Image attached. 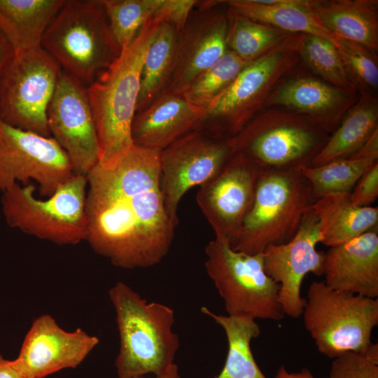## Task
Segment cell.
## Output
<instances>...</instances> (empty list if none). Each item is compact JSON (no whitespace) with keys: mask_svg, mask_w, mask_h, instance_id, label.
I'll use <instances>...</instances> for the list:
<instances>
[{"mask_svg":"<svg viewBox=\"0 0 378 378\" xmlns=\"http://www.w3.org/2000/svg\"><path fill=\"white\" fill-rule=\"evenodd\" d=\"M76 174L57 142L0 120V192L33 179L43 197H50Z\"/></svg>","mask_w":378,"mask_h":378,"instance_id":"13","label":"cell"},{"mask_svg":"<svg viewBox=\"0 0 378 378\" xmlns=\"http://www.w3.org/2000/svg\"><path fill=\"white\" fill-rule=\"evenodd\" d=\"M162 0H100L113 36L121 49L128 46L153 18Z\"/></svg>","mask_w":378,"mask_h":378,"instance_id":"32","label":"cell"},{"mask_svg":"<svg viewBox=\"0 0 378 378\" xmlns=\"http://www.w3.org/2000/svg\"><path fill=\"white\" fill-rule=\"evenodd\" d=\"M227 7L255 21L290 34L318 36L338 47L339 38L326 29L310 6V0H230Z\"/></svg>","mask_w":378,"mask_h":378,"instance_id":"23","label":"cell"},{"mask_svg":"<svg viewBox=\"0 0 378 378\" xmlns=\"http://www.w3.org/2000/svg\"><path fill=\"white\" fill-rule=\"evenodd\" d=\"M378 129V100L367 92H360L356 102L312 162L319 166L334 160L349 158L357 153Z\"/></svg>","mask_w":378,"mask_h":378,"instance_id":"25","label":"cell"},{"mask_svg":"<svg viewBox=\"0 0 378 378\" xmlns=\"http://www.w3.org/2000/svg\"><path fill=\"white\" fill-rule=\"evenodd\" d=\"M330 134L308 117L281 107L264 108L230 138L234 153L260 170L301 169L312 162Z\"/></svg>","mask_w":378,"mask_h":378,"instance_id":"7","label":"cell"},{"mask_svg":"<svg viewBox=\"0 0 378 378\" xmlns=\"http://www.w3.org/2000/svg\"><path fill=\"white\" fill-rule=\"evenodd\" d=\"M198 2L194 0H162L152 18L172 24L179 33Z\"/></svg>","mask_w":378,"mask_h":378,"instance_id":"36","label":"cell"},{"mask_svg":"<svg viewBox=\"0 0 378 378\" xmlns=\"http://www.w3.org/2000/svg\"><path fill=\"white\" fill-rule=\"evenodd\" d=\"M312 207L321 220V243L330 247L377 227L378 207L356 206L350 193L321 198Z\"/></svg>","mask_w":378,"mask_h":378,"instance_id":"26","label":"cell"},{"mask_svg":"<svg viewBox=\"0 0 378 378\" xmlns=\"http://www.w3.org/2000/svg\"><path fill=\"white\" fill-rule=\"evenodd\" d=\"M321 24L338 38L378 50L377 0H310Z\"/></svg>","mask_w":378,"mask_h":378,"instance_id":"22","label":"cell"},{"mask_svg":"<svg viewBox=\"0 0 378 378\" xmlns=\"http://www.w3.org/2000/svg\"><path fill=\"white\" fill-rule=\"evenodd\" d=\"M274 378H318L309 369L303 368L298 372H288L284 365L277 370Z\"/></svg>","mask_w":378,"mask_h":378,"instance_id":"41","label":"cell"},{"mask_svg":"<svg viewBox=\"0 0 378 378\" xmlns=\"http://www.w3.org/2000/svg\"><path fill=\"white\" fill-rule=\"evenodd\" d=\"M160 22L151 18L133 41L87 87L99 146V163L112 162L132 146L141 72Z\"/></svg>","mask_w":378,"mask_h":378,"instance_id":"2","label":"cell"},{"mask_svg":"<svg viewBox=\"0 0 378 378\" xmlns=\"http://www.w3.org/2000/svg\"><path fill=\"white\" fill-rule=\"evenodd\" d=\"M321 220L312 207L303 216L299 228L288 243L270 246L261 253L264 270L280 286L279 301L285 315L299 318L306 299L300 295L301 285L308 273L321 276L325 253L316 250L321 242Z\"/></svg>","mask_w":378,"mask_h":378,"instance_id":"15","label":"cell"},{"mask_svg":"<svg viewBox=\"0 0 378 378\" xmlns=\"http://www.w3.org/2000/svg\"><path fill=\"white\" fill-rule=\"evenodd\" d=\"M227 49L251 62L275 47L290 33L255 21L227 7Z\"/></svg>","mask_w":378,"mask_h":378,"instance_id":"29","label":"cell"},{"mask_svg":"<svg viewBox=\"0 0 378 378\" xmlns=\"http://www.w3.org/2000/svg\"><path fill=\"white\" fill-rule=\"evenodd\" d=\"M41 47L86 87L121 52L100 0L66 1L45 31Z\"/></svg>","mask_w":378,"mask_h":378,"instance_id":"4","label":"cell"},{"mask_svg":"<svg viewBox=\"0 0 378 378\" xmlns=\"http://www.w3.org/2000/svg\"><path fill=\"white\" fill-rule=\"evenodd\" d=\"M130 378H146L143 376L133 377ZM155 378H181L178 373V368L176 364L172 365L169 369L160 375L156 376Z\"/></svg>","mask_w":378,"mask_h":378,"instance_id":"42","label":"cell"},{"mask_svg":"<svg viewBox=\"0 0 378 378\" xmlns=\"http://www.w3.org/2000/svg\"><path fill=\"white\" fill-rule=\"evenodd\" d=\"M302 314L318 351L330 358L354 351L365 354L378 325V299L313 281Z\"/></svg>","mask_w":378,"mask_h":378,"instance_id":"9","label":"cell"},{"mask_svg":"<svg viewBox=\"0 0 378 378\" xmlns=\"http://www.w3.org/2000/svg\"><path fill=\"white\" fill-rule=\"evenodd\" d=\"M378 162L371 158H342L319 166L301 169L316 200L337 194L350 193L362 174Z\"/></svg>","mask_w":378,"mask_h":378,"instance_id":"30","label":"cell"},{"mask_svg":"<svg viewBox=\"0 0 378 378\" xmlns=\"http://www.w3.org/2000/svg\"><path fill=\"white\" fill-rule=\"evenodd\" d=\"M86 176L75 174L46 200L34 196L35 186L15 183L1 197L2 212L13 228L58 245L86 239Z\"/></svg>","mask_w":378,"mask_h":378,"instance_id":"8","label":"cell"},{"mask_svg":"<svg viewBox=\"0 0 378 378\" xmlns=\"http://www.w3.org/2000/svg\"><path fill=\"white\" fill-rule=\"evenodd\" d=\"M350 158L378 160V129L372 133L360 150Z\"/></svg>","mask_w":378,"mask_h":378,"instance_id":"39","label":"cell"},{"mask_svg":"<svg viewBox=\"0 0 378 378\" xmlns=\"http://www.w3.org/2000/svg\"><path fill=\"white\" fill-rule=\"evenodd\" d=\"M62 69L41 46L14 52L0 75V120L51 136L47 110Z\"/></svg>","mask_w":378,"mask_h":378,"instance_id":"11","label":"cell"},{"mask_svg":"<svg viewBox=\"0 0 378 378\" xmlns=\"http://www.w3.org/2000/svg\"><path fill=\"white\" fill-rule=\"evenodd\" d=\"M206 111L190 104L183 94L163 92L135 114L131 128L133 145L161 152L197 129Z\"/></svg>","mask_w":378,"mask_h":378,"instance_id":"21","label":"cell"},{"mask_svg":"<svg viewBox=\"0 0 378 378\" xmlns=\"http://www.w3.org/2000/svg\"><path fill=\"white\" fill-rule=\"evenodd\" d=\"M249 62L227 49L217 62L192 82L183 93L184 97L192 105L206 111Z\"/></svg>","mask_w":378,"mask_h":378,"instance_id":"31","label":"cell"},{"mask_svg":"<svg viewBox=\"0 0 378 378\" xmlns=\"http://www.w3.org/2000/svg\"><path fill=\"white\" fill-rule=\"evenodd\" d=\"M178 38V31L174 26L160 22L143 62L136 113L151 104L167 87L174 67Z\"/></svg>","mask_w":378,"mask_h":378,"instance_id":"27","label":"cell"},{"mask_svg":"<svg viewBox=\"0 0 378 378\" xmlns=\"http://www.w3.org/2000/svg\"><path fill=\"white\" fill-rule=\"evenodd\" d=\"M13 55L14 51L11 46L0 31V75L4 67Z\"/></svg>","mask_w":378,"mask_h":378,"instance_id":"40","label":"cell"},{"mask_svg":"<svg viewBox=\"0 0 378 378\" xmlns=\"http://www.w3.org/2000/svg\"><path fill=\"white\" fill-rule=\"evenodd\" d=\"M316 201L301 169L260 170L253 200L231 248L257 255L288 243Z\"/></svg>","mask_w":378,"mask_h":378,"instance_id":"5","label":"cell"},{"mask_svg":"<svg viewBox=\"0 0 378 378\" xmlns=\"http://www.w3.org/2000/svg\"><path fill=\"white\" fill-rule=\"evenodd\" d=\"M378 197V162L359 178L351 192V202L358 206H371Z\"/></svg>","mask_w":378,"mask_h":378,"instance_id":"37","label":"cell"},{"mask_svg":"<svg viewBox=\"0 0 378 378\" xmlns=\"http://www.w3.org/2000/svg\"><path fill=\"white\" fill-rule=\"evenodd\" d=\"M200 310L223 328L227 340L224 367L214 378H267L251 349V340L260 334V326L255 321L243 316L215 314L206 307Z\"/></svg>","mask_w":378,"mask_h":378,"instance_id":"28","label":"cell"},{"mask_svg":"<svg viewBox=\"0 0 378 378\" xmlns=\"http://www.w3.org/2000/svg\"><path fill=\"white\" fill-rule=\"evenodd\" d=\"M299 55L321 80L341 88L357 90L348 76L336 46L329 40L303 34Z\"/></svg>","mask_w":378,"mask_h":378,"instance_id":"33","label":"cell"},{"mask_svg":"<svg viewBox=\"0 0 378 378\" xmlns=\"http://www.w3.org/2000/svg\"><path fill=\"white\" fill-rule=\"evenodd\" d=\"M260 169L234 153L225 166L200 186L196 201L215 233L231 248L253 200Z\"/></svg>","mask_w":378,"mask_h":378,"instance_id":"16","label":"cell"},{"mask_svg":"<svg viewBox=\"0 0 378 378\" xmlns=\"http://www.w3.org/2000/svg\"><path fill=\"white\" fill-rule=\"evenodd\" d=\"M205 268L225 304L228 316L280 321V286L267 275L262 254L232 250L217 239L205 248Z\"/></svg>","mask_w":378,"mask_h":378,"instance_id":"10","label":"cell"},{"mask_svg":"<svg viewBox=\"0 0 378 378\" xmlns=\"http://www.w3.org/2000/svg\"><path fill=\"white\" fill-rule=\"evenodd\" d=\"M219 2L206 1L192 11L178 33L172 73L163 92L183 94L192 82L227 50V10L216 8Z\"/></svg>","mask_w":378,"mask_h":378,"instance_id":"17","label":"cell"},{"mask_svg":"<svg viewBox=\"0 0 378 378\" xmlns=\"http://www.w3.org/2000/svg\"><path fill=\"white\" fill-rule=\"evenodd\" d=\"M108 295L120 337L115 362L118 378L165 372L174 364L180 346L172 329L174 310L162 303H148L122 281L116 283Z\"/></svg>","mask_w":378,"mask_h":378,"instance_id":"3","label":"cell"},{"mask_svg":"<svg viewBox=\"0 0 378 378\" xmlns=\"http://www.w3.org/2000/svg\"><path fill=\"white\" fill-rule=\"evenodd\" d=\"M47 118L51 136L66 153L74 173L86 176L99 159L87 87L62 70Z\"/></svg>","mask_w":378,"mask_h":378,"instance_id":"14","label":"cell"},{"mask_svg":"<svg viewBox=\"0 0 378 378\" xmlns=\"http://www.w3.org/2000/svg\"><path fill=\"white\" fill-rule=\"evenodd\" d=\"M337 48L356 88L373 94L378 87L377 52L360 43L340 38Z\"/></svg>","mask_w":378,"mask_h":378,"instance_id":"34","label":"cell"},{"mask_svg":"<svg viewBox=\"0 0 378 378\" xmlns=\"http://www.w3.org/2000/svg\"><path fill=\"white\" fill-rule=\"evenodd\" d=\"M160 153L133 145L86 175V241L114 265L146 268L168 253L176 226L160 187Z\"/></svg>","mask_w":378,"mask_h":378,"instance_id":"1","label":"cell"},{"mask_svg":"<svg viewBox=\"0 0 378 378\" xmlns=\"http://www.w3.org/2000/svg\"><path fill=\"white\" fill-rule=\"evenodd\" d=\"M66 0H0V31L14 52L41 46Z\"/></svg>","mask_w":378,"mask_h":378,"instance_id":"24","label":"cell"},{"mask_svg":"<svg viewBox=\"0 0 378 378\" xmlns=\"http://www.w3.org/2000/svg\"><path fill=\"white\" fill-rule=\"evenodd\" d=\"M323 281L330 288L378 298L377 227L325 253Z\"/></svg>","mask_w":378,"mask_h":378,"instance_id":"20","label":"cell"},{"mask_svg":"<svg viewBox=\"0 0 378 378\" xmlns=\"http://www.w3.org/2000/svg\"><path fill=\"white\" fill-rule=\"evenodd\" d=\"M326 378H378V364L363 354L347 351L334 358Z\"/></svg>","mask_w":378,"mask_h":378,"instance_id":"35","label":"cell"},{"mask_svg":"<svg viewBox=\"0 0 378 378\" xmlns=\"http://www.w3.org/2000/svg\"><path fill=\"white\" fill-rule=\"evenodd\" d=\"M358 97L356 90L298 74L285 76L269 96L265 108L281 107L306 115L330 134Z\"/></svg>","mask_w":378,"mask_h":378,"instance_id":"19","label":"cell"},{"mask_svg":"<svg viewBox=\"0 0 378 378\" xmlns=\"http://www.w3.org/2000/svg\"><path fill=\"white\" fill-rule=\"evenodd\" d=\"M0 378L34 377L24 370L16 360H7L0 355Z\"/></svg>","mask_w":378,"mask_h":378,"instance_id":"38","label":"cell"},{"mask_svg":"<svg viewBox=\"0 0 378 378\" xmlns=\"http://www.w3.org/2000/svg\"><path fill=\"white\" fill-rule=\"evenodd\" d=\"M99 342L81 328L66 331L50 315L43 314L33 322L15 360L34 378H43L77 367Z\"/></svg>","mask_w":378,"mask_h":378,"instance_id":"18","label":"cell"},{"mask_svg":"<svg viewBox=\"0 0 378 378\" xmlns=\"http://www.w3.org/2000/svg\"><path fill=\"white\" fill-rule=\"evenodd\" d=\"M234 154L230 138L201 129L188 132L160 153V187L167 214L176 227L182 197L216 176Z\"/></svg>","mask_w":378,"mask_h":378,"instance_id":"12","label":"cell"},{"mask_svg":"<svg viewBox=\"0 0 378 378\" xmlns=\"http://www.w3.org/2000/svg\"><path fill=\"white\" fill-rule=\"evenodd\" d=\"M303 34H292L250 62L207 108L198 129L231 138L262 109L279 82L299 61Z\"/></svg>","mask_w":378,"mask_h":378,"instance_id":"6","label":"cell"}]
</instances>
